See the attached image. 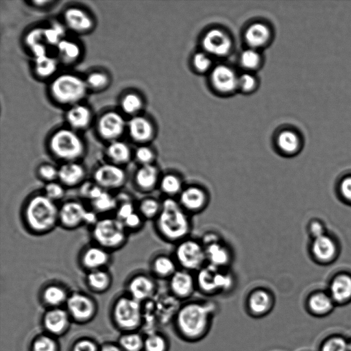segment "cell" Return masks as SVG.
<instances>
[{
  "label": "cell",
  "instance_id": "cell-1",
  "mask_svg": "<svg viewBox=\"0 0 351 351\" xmlns=\"http://www.w3.org/2000/svg\"><path fill=\"white\" fill-rule=\"evenodd\" d=\"M215 307L210 302L190 301L181 305L173 319L175 330L186 341H198L209 332Z\"/></svg>",
  "mask_w": 351,
  "mask_h": 351
},
{
  "label": "cell",
  "instance_id": "cell-2",
  "mask_svg": "<svg viewBox=\"0 0 351 351\" xmlns=\"http://www.w3.org/2000/svg\"><path fill=\"white\" fill-rule=\"evenodd\" d=\"M154 221L158 235L167 242L176 244L189 237L192 229L191 215L176 198L165 197L162 200L161 211Z\"/></svg>",
  "mask_w": 351,
  "mask_h": 351
},
{
  "label": "cell",
  "instance_id": "cell-3",
  "mask_svg": "<svg viewBox=\"0 0 351 351\" xmlns=\"http://www.w3.org/2000/svg\"><path fill=\"white\" fill-rule=\"evenodd\" d=\"M23 217L26 226L33 232L47 233L59 223V207L43 193L36 194L25 204Z\"/></svg>",
  "mask_w": 351,
  "mask_h": 351
},
{
  "label": "cell",
  "instance_id": "cell-4",
  "mask_svg": "<svg viewBox=\"0 0 351 351\" xmlns=\"http://www.w3.org/2000/svg\"><path fill=\"white\" fill-rule=\"evenodd\" d=\"M49 149L57 159L66 162L77 161L85 153L82 138L73 130L62 128L49 138Z\"/></svg>",
  "mask_w": 351,
  "mask_h": 351
},
{
  "label": "cell",
  "instance_id": "cell-5",
  "mask_svg": "<svg viewBox=\"0 0 351 351\" xmlns=\"http://www.w3.org/2000/svg\"><path fill=\"white\" fill-rule=\"evenodd\" d=\"M197 289L206 295L230 292L235 286V277L228 269L206 264L195 275Z\"/></svg>",
  "mask_w": 351,
  "mask_h": 351
},
{
  "label": "cell",
  "instance_id": "cell-6",
  "mask_svg": "<svg viewBox=\"0 0 351 351\" xmlns=\"http://www.w3.org/2000/svg\"><path fill=\"white\" fill-rule=\"evenodd\" d=\"M88 87L85 80L69 73L56 77L50 84L49 91L56 101L63 105H75L85 97Z\"/></svg>",
  "mask_w": 351,
  "mask_h": 351
},
{
  "label": "cell",
  "instance_id": "cell-7",
  "mask_svg": "<svg viewBox=\"0 0 351 351\" xmlns=\"http://www.w3.org/2000/svg\"><path fill=\"white\" fill-rule=\"evenodd\" d=\"M92 237L98 245L108 251L123 247L128 239V230L117 217L99 219L93 226Z\"/></svg>",
  "mask_w": 351,
  "mask_h": 351
},
{
  "label": "cell",
  "instance_id": "cell-8",
  "mask_svg": "<svg viewBox=\"0 0 351 351\" xmlns=\"http://www.w3.org/2000/svg\"><path fill=\"white\" fill-rule=\"evenodd\" d=\"M176 245L173 256L180 269L197 272L206 264L201 241L188 237Z\"/></svg>",
  "mask_w": 351,
  "mask_h": 351
},
{
  "label": "cell",
  "instance_id": "cell-9",
  "mask_svg": "<svg viewBox=\"0 0 351 351\" xmlns=\"http://www.w3.org/2000/svg\"><path fill=\"white\" fill-rule=\"evenodd\" d=\"M93 182L106 191L119 189L128 179L123 167L111 163H104L97 167L93 173Z\"/></svg>",
  "mask_w": 351,
  "mask_h": 351
},
{
  "label": "cell",
  "instance_id": "cell-10",
  "mask_svg": "<svg viewBox=\"0 0 351 351\" xmlns=\"http://www.w3.org/2000/svg\"><path fill=\"white\" fill-rule=\"evenodd\" d=\"M182 208L189 214L203 211L209 203V195L202 186L189 184L184 186L177 198Z\"/></svg>",
  "mask_w": 351,
  "mask_h": 351
},
{
  "label": "cell",
  "instance_id": "cell-11",
  "mask_svg": "<svg viewBox=\"0 0 351 351\" xmlns=\"http://www.w3.org/2000/svg\"><path fill=\"white\" fill-rule=\"evenodd\" d=\"M275 300L272 293L263 287L252 289L245 299L247 313L254 317H262L273 309Z\"/></svg>",
  "mask_w": 351,
  "mask_h": 351
},
{
  "label": "cell",
  "instance_id": "cell-12",
  "mask_svg": "<svg viewBox=\"0 0 351 351\" xmlns=\"http://www.w3.org/2000/svg\"><path fill=\"white\" fill-rule=\"evenodd\" d=\"M170 294L178 300L189 298L197 289L195 275L191 271L178 269L169 278Z\"/></svg>",
  "mask_w": 351,
  "mask_h": 351
},
{
  "label": "cell",
  "instance_id": "cell-13",
  "mask_svg": "<svg viewBox=\"0 0 351 351\" xmlns=\"http://www.w3.org/2000/svg\"><path fill=\"white\" fill-rule=\"evenodd\" d=\"M125 128V121L121 114L115 111L104 113L97 122V132L104 140L117 141Z\"/></svg>",
  "mask_w": 351,
  "mask_h": 351
},
{
  "label": "cell",
  "instance_id": "cell-14",
  "mask_svg": "<svg viewBox=\"0 0 351 351\" xmlns=\"http://www.w3.org/2000/svg\"><path fill=\"white\" fill-rule=\"evenodd\" d=\"M88 210L78 201H67L59 207V223L69 230L77 228L85 224Z\"/></svg>",
  "mask_w": 351,
  "mask_h": 351
},
{
  "label": "cell",
  "instance_id": "cell-15",
  "mask_svg": "<svg viewBox=\"0 0 351 351\" xmlns=\"http://www.w3.org/2000/svg\"><path fill=\"white\" fill-rule=\"evenodd\" d=\"M114 315L117 322L122 327L126 328L136 327L141 318L138 301L134 298L120 299L116 304Z\"/></svg>",
  "mask_w": 351,
  "mask_h": 351
},
{
  "label": "cell",
  "instance_id": "cell-16",
  "mask_svg": "<svg viewBox=\"0 0 351 351\" xmlns=\"http://www.w3.org/2000/svg\"><path fill=\"white\" fill-rule=\"evenodd\" d=\"M204 247L206 264L220 269H229L233 258L232 253L221 237Z\"/></svg>",
  "mask_w": 351,
  "mask_h": 351
},
{
  "label": "cell",
  "instance_id": "cell-17",
  "mask_svg": "<svg viewBox=\"0 0 351 351\" xmlns=\"http://www.w3.org/2000/svg\"><path fill=\"white\" fill-rule=\"evenodd\" d=\"M202 45L208 53L215 56H224L229 53L232 43L225 32L218 29H213L204 35Z\"/></svg>",
  "mask_w": 351,
  "mask_h": 351
},
{
  "label": "cell",
  "instance_id": "cell-18",
  "mask_svg": "<svg viewBox=\"0 0 351 351\" xmlns=\"http://www.w3.org/2000/svg\"><path fill=\"white\" fill-rule=\"evenodd\" d=\"M109 252L98 245L89 246L82 253L80 263L88 271L104 269L110 260Z\"/></svg>",
  "mask_w": 351,
  "mask_h": 351
},
{
  "label": "cell",
  "instance_id": "cell-19",
  "mask_svg": "<svg viewBox=\"0 0 351 351\" xmlns=\"http://www.w3.org/2000/svg\"><path fill=\"white\" fill-rule=\"evenodd\" d=\"M160 172L155 164L140 165L134 175V182L138 190L149 193L158 187Z\"/></svg>",
  "mask_w": 351,
  "mask_h": 351
},
{
  "label": "cell",
  "instance_id": "cell-20",
  "mask_svg": "<svg viewBox=\"0 0 351 351\" xmlns=\"http://www.w3.org/2000/svg\"><path fill=\"white\" fill-rule=\"evenodd\" d=\"M85 178L86 169L77 161L63 162L58 167V181L65 187L81 186Z\"/></svg>",
  "mask_w": 351,
  "mask_h": 351
},
{
  "label": "cell",
  "instance_id": "cell-21",
  "mask_svg": "<svg viewBox=\"0 0 351 351\" xmlns=\"http://www.w3.org/2000/svg\"><path fill=\"white\" fill-rule=\"evenodd\" d=\"M64 20L66 25L77 33L88 32L93 27L90 16L85 10L77 7L67 8L64 12Z\"/></svg>",
  "mask_w": 351,
  "mask_h": 351
},
{
  "label": "cell",
  "instance_id": "cell-22",
  "mask_svg": "<svg viewBox=\"0 0 351 351\" xmlns=\"http://www.w3.org/2000/svg\"><path fill=\"white\" fill-rule=\"evenodd\" d=\"M211 82L218 91L228 93L238 87V77L226 65L217 66L211 73Z\"/></svg>",
  "mask_w": 351,
  "mask_h": 351
},
{
  "label": "cell",
  "instance_id": "cell-23",
  "mask_svg": "<svg viewBox=\"0 0 351 351\" xmlns=\"http://www.w3.org/2000/svg\"><path fill=\"white\" fill-rule=\"evenodd\" d=\"M130 138L135 142L145 144L154 136V128L150 121L142 116H134L128 123Z\"/></svg>",
  "mask_w": 351,
  "mask_h": 351
},
{
  "label": "cell",
  "instance_id": "cell-24",
  "mask_svg": "<svg viewBox=\"0 0 351 351\" xmlns=\"http://www.w3.org/2000/svg\"><path fill=\"white\" fill-rule=\"evenodd\" d=\"M128 289L132 298L137 301L152 297L156 290V284L152 278L144 274L134 276L130 281Z\"/></svg>",
  "mask_w": 351,
  "mask_h": 351
},
{
  "label": "cell",
  "instance_id": "cell-25",
  "mask_svg": "<svg viewBox=\"0 0 351 351\" xmlns=\"http://www.w3.org/2000/svg\"><path fill=\"white\" fill-rule=\"evenodd\" d=\"M329 295L334 302L342 304L351 300V276L341 274L336 276L330 285Z\"/></svg>",
  "mask_w": 351,
  "mask_h": 351
},
{
  "label": "cell",
  "instance_id": "cell-26",
  "mask_svg": "<svg viewBox=\"0 0 351 351\" xmlns=\"http://www.w3.org/2000/svg\"><path fill=\"white\" fill-rule=\"evenodd\" d=\"M337 245L334 240L326 234L313 239L311 251L314 258L320 262H328L335 257Z\"/></svg>",
  "mask_w": 351,
  "mask_h": 351
},
{
  "label": "cell",
  "instance_id": "cell-27",
  "mask_svg": "<svg viewBox=\"0 0 351 351\" xmlns=\"http://www.w3.org/2000/svg\"><path fill=\"white\" fill-rule=\"evenodd\" d=\"M184 186L181 176L175 172H167L161 175L158 188L165 197L177 199Z\"/></svg>",
  "mask_w": 351,
  "mask_h": 351
},
{
  "label": "cell",
  "instance_id": "cell-28",
  "mask_svg": "<svg viewBox=\"0 0 351 351\" xmlns=\"http://www.w3.org/2000/svg\"><path fill=\"white\" fill-rule=\"evenodd\" d=\"M67 123L73 130H82L88 126L91 121L90 109L84 105L77 104L69 109L66 114Z\"/></svg>",
  "mask_w": 351,
  "mask_h": 351
},
{
  "label": "cell",
  "instance_id": "cell-29",
  "mask_svg": "<svg viewBox=\"0 0 351 351\" xmlns=\"http://www.w3.org/2000/svg\"><path fill=\"white\" fill-rule=\"evenodd\" d=\"M67 306L71 314L78 319H86L91 316L93 312V304L86 296L75 293L71 295Z\"/></svg>",
  "mask_w": 351,
  "mask_h": 351
},
{
  "label": "cell",
  "instance_id": "cell-30",
  "mask_svg": "<svg viewBox=\"0 0 351 351\" xmlns=\"http://www.w3.org/2000/svg\"><path fill=\"white\" fill-rule=\"evenodd\" d=\"M179 269L173 256L160 254L151 263V269L154 276L169 279Z\"/></svg>",
  "mask_w": 351,
  "mask_h": 351
},
{
  "label": "cell",
  "instance_id": "cell-31",
  "mask_svg": "<svg viewBox=\"0 0 351 351\" xmlns=\"http://www.w3.org/2000/svg\"><path fill=\"white\" fill-rule=\"evenodd\" d=\"M106 154L111 163L121 167L128 163L132 156L130 147L119 140L110 142L106 147Z\"/></svg>",
  "mask_w": 351,
  "mask_h": 351
},
{
  "label": "cell",
  "instance_id": "cell-32",
  "mask_svg": "<svg viewBox=\"0 0 351 351\" xmlns=\"http://www.w3.org/2000/svg\"><path fill=\"white\" fill-rule=\"evenodd\" d=\"M269 37L270 32L268 27L261 23L251 25L245 34L247 43L254 49L265 45L269 40Z\"/></svg>",
  "mask_w": 351,
  "mask_h": 351
},
{
  "label": "cell",
  "instance_id": "cell-33",
  "mask_svg": "<svg viewBox=\"0 0 351 351\" xmlns=\"http://www.w3.org/2000/svg\"><path fill=\"white\" fill-rule=\"evenodd\" d=\"M276 145L282 154L291 156L299 151L301 146V138L297 132L287 130L278 134Z\"/></svg>",
  "mask_w": 351,
  "mask_h": 351
},
{
  "label": "cell",
  "instance_id": "cell-34",
  "mask_svg": "<svg viewBox=\"0 0 351 351\" xmlns=\"http://www.w3.org/2000/svg\"><path fill=\"white\" fill-rule=\"evenodd\" d=\"M308 306L310 311L315 315H324L332 310L334 301L330 295L319 292L309 298Z\"/></svg>",
  "mask_w": 351,
  "mask_h": 351
},
{
  "label": "cell",
  "instance_id": "cell-35",
  "mask_svg": "<svg viewBox=\"0 0 351 351\" xmlns=\"http://www.w3.org/2000/svg\"><path fill=\"white\" fill-rule=\"evenodd\" d=\"M93 210L103 214L116 210L118 202L109 191L103 189L95 197L90 201Z\"/></svg>",
  "mask_w": 351,
  "mask_h": 351
},
{
  "label": "cell",
  "instance_id": "cell-36",
  "mask_svg": "<svg viewBox=\"0 0 351 351\" xmlns=\"http://www.w3.org/2000/svg\"><path fill=\"white\" fill-rule=\"evenodd\" d=\"M56 48L60 59L66 64L76 62L81 56L80 47L72 40L64 38L58 44Z\"/></svg>",
  "mask_w": 351,
  "mask_h": 351
},
{
  "label": "cell",
  "instance_id": "cell-37",
  "mask_svg": "<svg viewBox=\"0 0 351 351\" xmlns=\"http://www.w3.org/2000/svg\"><path fill=\"white\" fill-rule=\"evenodd\" d=\"M162 208V200L147 197L142 199L138 205V212L144 219L155 220L160 214Z\"/></svg>",
  "mask_w": 351,
  "mask_h": 351
},
{
  "label": "cell",
  "instance_id": "cell-38",
  "mask_svg": "<svg viewBox=\"0 0 351 351\" xmlns=\"http://www.w3.org/2000/svg\"><path fill=\"white\" fill-rule=\"evenodd\" d=\"M86 281L88 286L93 290L102 291L109 287L111 276L105 269L93 270L88 271Z\"/></svg>",
  "mask_w": 351,
  "mask_h": 351
},
{
  "label": "cell",
  "instance_id": "cell-39",
  "mask_svg": "<svg viewBox=\"0 0 351 351\" xmlns=\"http://www.w3.org/2000/svg\"><path fill=\"white\" fill-rule=\"evenodd\" d=\"M67 316L66 313L60 309L53 310L49 312L45 318V325L51 332L58 333L63 330L67 324Z\"/></svg>",
  "mask_w": 351,
  "mask_h": 351
},
{
  "label": "cell",
  "instance_id": "cell-40",
  "mask_svg": "<svg viewBox=\"0 0 351 351\" xmlns=\"http://www.w3.org/2000/svg\"><path fill=\"white\" fill-rule=\"evenodd\" d=\"M57 60L47 55L34 58V71L40 77L51 76L57 70Z\"/></svg>",
  "mask_w": 351,
  "mask_h": 351
},
{
  "label": "cell",
  "instance_id": "cell-41",
  "mask_svg": "<svg viewBox=\"0 0 351 351\" xmlns=\"http://www.w3.org/2000/svg\"><path fill=\"white\" fill-rule=\"evenodd\" d=\"M121 107L126 114L134 115L142 108L143 101L138 94L128 93L122 97Z\"/></svg>",
  "mask_w": 351,
  "mask_h": 351
},
{
  "label": "cell",
  "instance_id": "cell-42",
  "mask_svg": "<svg viewBox=\"0 0 351 351\" xmlns=\"http://www.w3.org/2000/svg\"><path fill=\"white\" fill-rule=\"evenodd\" d=\"M144 348L145 351H168L169 342L164 335L153 333L144 341Z\"/></svg>",
  "mask_w": 351,
  "mask_h": 351
},
{
  "label": "cell",
  "instance_id": "cell-43",
  "mask_svg": "<svg viewBox=\"0 0 351 351\" xmlns=\"http://www.w3.org/2000/svg\"><path fill=\"white\" fill-rule=\"evenodd\" d=\"M65 30L62 25L57 23L47 28H44L45 42L47 45L57 46L64 39Z\"/></svg>",
  "mask_w": 351,
  "mask_h": 351
},
{
  "label": "cell",
  "instance_id": "cell-44",
  "mask_svg": "<svg viewBox=\"0 0 351 351\" xmlns=\"http://www.w3.org/2000/svg\"><path fill=\"white\" fill-rule=\"evenodd\" d=\"M88 88L99 90L105 88L110 82L108 75L101 71L90 73L85 80Z\"/></svg>",
  "mask_w": 351,
  "mask_h": 351
},
{
  "label": "cell",
  "instance_id": "cell-45",
  "mask_svg": "<svg viewBox=\"0 0 351 351\" xmlns=\"http://www.w3.org/2000/svg\"><path fill=\"white\" fill-rule=\"evenodd\" d=\"M66 294L65 291L57 285H50L47 287L43 293L45 300L50 304L57 305L62 303L66 299Z\"/></svg>",
  "mask_w": 351,
  "mask_h": 351
},
{
  "label": "cell",
  "instance_id": "cell-46",
  "mask_svg": "<svg viewBox=\"0 0 351 351\" xmlns=\"http://www.w3.org/2000/svg\"><path fill=\"white\" fill-rule=\"evenodd\" d=\"M65 193V186L60 182L46 183L44 187L43 194L55 202L62 199Z\"/></svg>",
  "mask_w": 351,
  "mask_h": 351
},
{
  "label": "cell",
  "instance_id": "cell-47",
  "mask_svg": "<svg viewBox=\"0 0 351 351\" xmlns=\"http://www.w3.org/2000/svg\"><path fill=\"white\" fill-rule=\"evenodd\" d=\"M134 156L139 166L154 164L156 158L154 150L145 145H141L136 149Z\"/></svg>",
  "mask_w": 351,
  "mask_h": 351
},
{
  "label": "cell",
  "instance_id": "cell-48",
  "mask_svg": "<svg viewBox=\"0 0 351 351\" xmlns=\"http://www.w3.org/2000/svg\"><path fill=\"white\" fill-rule=\"evenodd\" d=\"M37 175L46 183L58 180V168L50 163H43L37 168Z\"/></svg>",
  "mask_w": 351,
  "mask_h": 351
},
{
  "label": "cell",
  "instance_id": "cell-49",
  "mask_svg": "<svg viewBox=\"0 0 351 351\" xmlns=\"http://www.w3.org/2000/svg\"><path fill=\"white\" fill-rule=\"evenodd\" d=\"M120 343L126 351H140L144 348V341L137 334H131L123 337Z\"/></svg>",
  "mask_w": 351,
  "mask_h": 351
},
{
  "label": "cell",
  "instance_id": "cell-50",
  "mask_svg": "<svg viewBox=\"0 0 351 351\" xmlns=\"http://www.w3.org/2000/svg\"><path fill=\"white\" fill-rule=\"evenodd\" d=\"M118 205L116 208V217L123 221L128 217L136 211L133 202L128 198L117 199Z\"/></svg>",
  "mask_w": 351,
  "mask_h": 351
},
{
  "label": "cell",
  "instance_id": "cell-51",
  "mask_svg": "<svg viewBox=\"0 0 351 351\" xmlns=\"http://www.w3.org/2000/svg\"><path fill=\"white\" fill-rule=\"evenodd\" d=\"M241 63L247 69H254L260 63L259 53L254 49H249L243 51L241 55Z\"/></svg>",
  "mask_w": 351,
  "mask_h": 351
},
{
  "label": "cell",
  "instance_id": "cell-52",
  "mask_svg": "<svg viewBox=\"0 0 351 351\" xmlns=\"http://www.w3.org/2000/svg\"><path fill=\"white\" fill-rule=\"evenodd\" d=\"M321 351H348V343L341 337H332L324 342Z\"/></svg>",
  "mask_w": 351,
  "mask_h": 351
},
{
  "label": "cell",
  "instance_id": "cell-53",
  "mask_svg": "<svg viewBox=\"0 0 351 351\" xmlns=\"http://www.w3.org/2000/svg\"><path fill=\"white\" fill-rule=\"evenodd\" d=\"M25 44L30 48L40 44H46L44 38V28L37 27L30 30L25 38Z\"/></svg>",
  "mask_w": 351,
  "mask_h": 351
},
{
  "label": "cell",
  "instance_id": "cell-54",
  "mask_svg": "<svg viewBox=\"0 0 351 351\" xmlns=\"http://www.w3.org/2000/svg\"><path fill=\"white\" fill-rule=\"evenodd\" d=\"M102 188L99 186L95 182H84L80 186V194L82 197L89 200H92L96 197L101 191Z\"/></svg>",
  "mask_w": 351,
  "mask_h": 351
},
{
  "label": "cell",
  "instance_id": "cell-55",
  "mask_svg": "<svg viewBox=\"0 0 351 351\" xmlns=\"http://www.w3.org/2000/svg\"><path fill=\"white\" fill-rule=\"evenodd\" d=\"M193 63L198 71L205 72L210 69L212 62L206 53L198 52L194 55Z\"/></svg>",
  "mask_w": 351,
  "mask_h": 351
},
{
  "label": "cell",
  "instance_id": "cell-56",
  "mask_svg": "<svg viewBox=\"0 0 351 351\" xmlns=\"http://www.w3.org/2000/svg\"><path fill=\"white\" fill-rule=\"evenodd\" d=\"M144 220L138 210H136L122 222L127 230H137L142 227Z\"/></svg>",
  "mask_w": 351,
  "mask_h": 351
},
{
  "label": "cell",
  "instance_id": "cell-57",
  "mask_svg": "<svg viewBox=\"0 0 351 351\" xmlns=\"http://www.w3.org/2000/svg\"><path fill=\"white\" fill-rule=\"evenodd\" d=\"M56 349L54 341L47 337H42L34 343V351H56Z\"/></svg>",
  "mask_w": 351,
  "mask_h": 351
},
{
  "label": "cell",
  "instance_id": "cell-58",
  "mask_svg": "<svg viewBox=\"0 0 351 351\" xmlns=\"http://www.w3.org/2000/svg\"><path fill=\"white\" fill-rule=\"evenodd\" d=\"M256 80L250 73H243L238 77V87L245 92L251 91L255 86Z\"/></svg>",
  "mask_w": 351,
  "mask_h": 351
},
{
  "label": "cell",
  "instance_id": "cell-59",
  "mask_svg": "<svg viewBox=\"0 0 351 351\" xmlns=\"http://www.w3.org/2000/svg\"><path fill=\"white\" fill-rule=\"evenodd\" d=\"M339 191L342 197L351 203V176H347L341 181Z\"/></svg>",
  "mask_w": 351,
  "mask_h": 351
},
{
  "label": "cell",
  "instance_id": "cell-60",
  "mask_svg": "<svg viewBox=\"0 0 351 351\" xmlns=\"http://www.w3.org/2000/svg\"><path fill=\"white\" fill-rule=\"evenodd\" d=\"M310 232L313 239L325 234L324 227L318 221H313L310 225Z\"/></svg>",
  "mask_w": 351,
  "mask_h": 351
},
{
  "label": "cell",
  "instance_id": "cell-61",
  "mask_svg": "<svg viewBox=\"0 0 351 351\" xmlns=\"http://www.w3.org/2000/svg\"><path fill=\"white\" fill-rule=\"evenodd\" d=\"M74 351H96L95 345L86 340L79 341L74 348Z\"/></svg>",
  "mask_w": 351,
  "mask_h": 351
},
{
  "label": "cell",
  "instance_id": "cell-62",
  "mask_svg": "<svg viewBox=\"0 0 351 351\" xmlns=\"http://www.w3.org/2000/svg\"><path fill=\"white\" fill-rule=\"evenodd\" d=\"M53 1H34L32 2V3L34 4V5L38 6V7H43L47 5V4L52 3Z\"/></svg>",
  "mask_w": 351,
  "mask_h": 351
},
{
  "label": "cell",
  "instance_id": "cell-63",
  "mask_svg": "<svg viewBox=\"0 0 351 351\" xmlns=\"http://www.w3.org/2000/svg\"><path fill=\"white\" fill-rule=\"evenodd\" d=\"M101 351H120L119 349L117 347L112 346H108L104 347Z\"/></svg>",
  "mask_w": 351,
  "mask_h": 351
},
{
  "label": "cell",
  "instance_id": "cell-64",
  "mask_svg": "<svg viewBox=\"0 0 351 351\" xmlns=\"http://www.w3.org/2000/svg\"><path fill=\"white\" fill-rule=\"evenodd\" d=\"M348 351H351V341L348 343Z\"/></svg>",
  "mask_w": 351,
  "mask_h": 351
}]
</instances>
